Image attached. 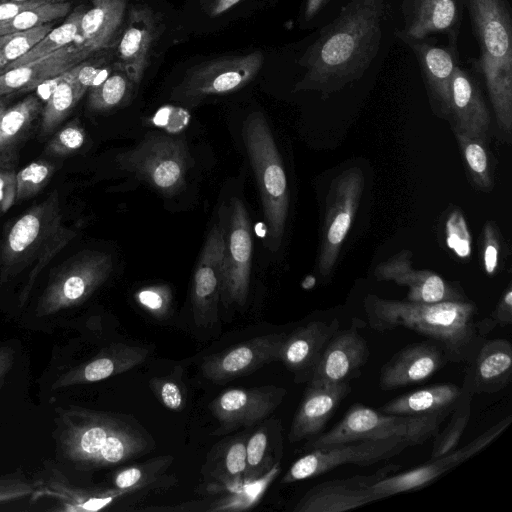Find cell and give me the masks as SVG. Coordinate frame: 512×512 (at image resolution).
<instances>
[{
  "label": "cell",
  "mask_w": 512,
  "mask_h": 512,
  "mask_svg": "<svg viewBox=\"0 0 512 512\" xmlns=\"http://www.w3.org/2000/svg\"><path fill=\"white\" fill-rule=\"evenodd\" d=\"M152 470L146 465L126 467L115 474L113 484L117 489L136 491L149 483Z\"/></svg>",
  "instance_id": "obj_53"
},
{
  "label": "cell",
  "mask_w": 512,
  "mask_h": 512,
  "mask_svg": "<svg viewBox=\"0 0 512 512\" xmlns=\"http://www.w3.org/2000/svg\"><path fill=\"white\" fill-rule=\"evenodd\" d=\"M70 7L69 2L59 1L25 9L8 19L0 21V36L50 23L64 17L69 12Z\"/></svg>",
  "instance_id": "obj_40"
},
{
  "label": "cell",
  "mask_w": 512,
  "mask_h": 512,
  "mask_svg": "<svg viewBox=\"0 0 512 512\" xmlns=\"http://www.w3.org/2000/svg\"><path fill=\"white\" fill-rule=\"evenodd\" d=\"M463 8V0H403L401 31L415 39L444 34L449 42L457 43Z\"/></svg>",
  "instance_id": "obj_24"
},
{
  "label": "cell",
  "mask_w": 512,
  "mask_h": 512,
  "mask_svg": "<svg viewBox=\"0 0 512 512\" xmlns=\"http://www.w3.org/2000/svg\"><path fill=\"white\" fill-rule=\"evenodd\" d=\"M512 421L511 416H507L498 423L491 426L481 435L477 436L471 442L460 449L441 456L434 460H429L425 464L414 469L389 475L376 483L370 489L375 498L379 500L398 493L412 491L423 488L440 476L447 473L454 467L465 462L495 440Z\"/></svg>",
  "instance_id": "obj_14"
},
{
  "label": "cell",
  "mask_w": 512,
  "mask_h": 512,
  "mask_svg": "<svg viewBox=\"0 0 512 512\" xmlns=\"http://www.w3.org/2000/svg\"><path fill=\"white\" fill-rule=\"evenodd\" d=\"M134 492L132 490L109 489V490H86L75 487L68 482L59 471H54L40 486L35 485L33 495L39 494L55 499L60 507L59 511L65 512H86L98 511L106 508L118 498Z\"/></svg>",
  "instance_id": "obj_32"
},
{
  "label": "cell",
  "mask_w": 512,
  "mask_h": 512,
  "mask_svg": "<svg viewBox=\"0 0 512 512\" xmlns=\"http://www.w3.org/2000/svg\"><path fill=\"white\" fill-rule=\"evenodd\" d=\"M157 34L158 25L153 11L143 5L131 7L118 45V55L122 70L133 84H139L143 78Z\"/></svg>",
  "instance_id": "obj_27"
},
{
  "label": "cell",
  "mask_w": 512,
  "mask_h": 512,
  "mask_svg": "<svg viewBox=\"0 0 512 512\" xmlns=\"http://www.w3.org/2000/svg\"><path fill=\"white\" fill-rule=\"evenodd\" d=\"M112 269L108 253H78L51 277L37 303L36 315L49 316L82 304L109 278Z\"/></svg>",
  "instance_id": "obj_9"
},
{
  "label": "cell",
  "mask_w": 512,
  "mask_h": 512,
  "mask_svg": "<svg viewBox=\"0 0 512 512\" xmlns=\"http://www.w3.org/2000/svg\"><path fill=\"white\" fill-rule=\"evenodd\" d=\"M60 0H32L29 2H0V21L8 19L17 13L32 7H37L39 5L49 3V2H59Z\"/></svg>",
  "instance_id": "obj_57"
},
{
  "label": "cell",
  "mask_w": 512,
  "mask_h": 512,
  "mask_svg": "<svg viewBox=\"0 0 512 512\" xmlns=\"http://www.w3.org/2000/svg\"><path fill=\"white\" fill-rule=\"evenodd\" d=\"M135 299L153 317L162 319L169 312L172 294L165 285H153L137 291Z\"/></svg>",
  "instance_id": "obj_49"
},
{
  "label": "cell",
  "mask_w": 512,
  "mask_h": 512,
  "mask_svg": "<svg viewBox=\"0 0 512 512\" xmlns=\"http://www.w3.org/2000/svg\"><path fill=\"white\" fill-rule=\"evenodd\" d=\"M498 231L492 222H487L484 227V267L487 274L492 275L498 265L499 257Z\"/></svg>",
  "instance_id": "obj_55"
},
{
  "label": "cell",
  "mask_w": 512,
  "mask_h": 512,
  "mask_svg": "<svg viewBox=\"0 0 512 512\" xmlns=\"http://www.w3.org/2000/svg\"><path fill=\"white\" fill-rule=\"evenodd\" d=\"M35 484L18 477H0V503L32 496Z\"/></svg>",
  "instance_id": "obj_54"
},
{
  "label": "cell",
  "mask_w": 512,
  "mask_h": 512,
  "mask_svg": "<svg viewBox=\"0 0 512 512\" xmlns=\"http://www.w3.org/2000/svg\"><path fill=\"white\" fill-rule=\"evenodd\" d=\"M328 0H306L304 17L306 20L312 19L327 3Z\"/></svg>",
  "instance_id": "obj_60"
},
{
  "label": "cell",
  "mask_w": 512,
  "mask_h": 512,
  "mask_svg": "<svg viewBox=\"0 0 512 512\" xmlns=\"http://www.w3.org/2000/svg\"><path fill=\"white\" fill-rule=\"evenodd\" d=\"M74 79L83 91H87L95 85H98L109 75V69L97 68L85 63H79L72 67Z\"/></svg>",
  "instance_id": "obj_56"
},
{
  "label": "cell",
  "mask_w": 512,
  "mask_h": 512,
  "mask_svg": "<svg viewBox=\"0 0 512 512\" xmlns=\"http://www.w3.org/2000/svg\"><path fill=\"white\" fill-rule=\"evenodd\" d=\"M224 247L223 228L214 225L206 238L193 275L192 310L194 321L199 326H211L218 319Z\"/></svg>",
  "instance_id": "obj_17"
},
{
  "label": "cell",
  "mask_w": 512,
  "mask_h": 512,
  "mask_svg": "<svg viewBox=\"0 0 512 512\" xmlns=\"http://www.w3.org/2000/svg\"><path fill=\"white\" fill-rule=\"evenodd\" d=\"M29 1H32V0H0V2H17V3L29 2Z\"/></svg>",
  "instance_id": "obj_61"
},
{
  "label": "cell",
  "mask_w": 512,
  "mask_h": 512,
  "mask_svg": "<svg viewBox=\"0 0 512 512\" xmlns=\"http://www.w3.org/2000/svg\"><path fill=\"white\" fill-rule=\"evenodd\" d=\"M241 0H204L205 12L216 17L221 15L239 3Z\"/></svg>",
  "instance_id": "obj_58"
},
{
  "label": "cell",
  "mask_w": 512,
  "mask_h": 512,
  "mask_svg": "<svg viewBox=\"0 0 512 512\" xmlns=\"http://www.w3.org/2000/svg\"><path fill=\"white\" fill-rule=\"evenodd\" d=\"M48 81L51 88L41 112L43 136L52 134L85 94L75 81L72 68Z\"/></svg>",
  "instance_id": "obj_34"
},
{
  "label": "cell",
  "mask_w": 512,
  "mask_h": 512,
  "mask_svg": "<svg viewBox=\"0 0 512 512\" xmlns=\"http://www.w3.org/2000/svg\"><path fill=\"white\" fill-rule=\"evenodd\" d=\"M286 393L285 388L274 385L233 388L219 394L209 407L221 427L230 430L268 417Z\"/></svg>",
  "instance_id": "obj_19"
},
{
  "label": "cell",
  "mask_w": 512,
  "mask_h": 512,
  "mask_svg": "<svg viewBox=\"0 0 512 512\" xmlns=\"http://www.w3.org/2000/svg\"><path fill=\"white\" fill-rule=\"evenodd\" d=\"M60 1H65V0H60ZM91 1L94 2V1H97V0H91Z\"/></svg>",
  "instance_id": "obj_64"
},
{
  "label": "cell",
  "mask_w": 512,
  "mask_h": 512,
  "mask_svg": "<svg viewBox=\"0 0 512 512\" xmlns=\"http://www.w3.org/2000/svg\"><path fill=\"white\" fill-rule=\"evenodd\" d=\"M58 446L78 469L114 466L140 456L151 438L121 416L70 406L59 410Z\"/></svg>",
  "instance_id": "obj_3"
},
{
  "label": "cell",
  "mask_w": 512,
  "mask_h": 512,
  "mask_svg": "<svg viewBox=\"0 0 512 512\" xmlns=\"http://www.w3.org/2000/svg\"><path fill=\"white\" fill-rule=\"evenodd\" d=\"M17 154L0 156V214L15 203Z\"/></svg>",
  "instance_id": "obj_50"
},
{
  "label": "cell",
  "mask_w": 512,
  "mask_h": 512,
  "mask_svg": "<svg viewBox=\"0 0 512 512\" xmlns=\"http://www.w3.org/2000/svg\"><path fill=\"white\" fill-rule=\"evenodd\" d=\"M363 305L373 330L415 331L441 345L448 362L468 363L485 341L475 320L477 307L468 300L418 303L370 294Z\"/></svg>",
  "instance_id": "obj_2"
},
{
  "label": "cell",
  "mask_w": 512,
  "mask_h": 512,
  "mask_svg": "<svg viewBox=\"0 0 512 512\" xmlns=\"http://www.w3.org/2000/svg\"><path fill=\"white\" fill-rule=\"evenodd\" d=\"M118 166L165 196L185 186L190 154L184 137L151 132L116 156Z\"/></svg>",
  "instance_id": "obj_7"
},
{
  "label": "cell",
  "mask_w": 512,
  "mask_h": 512,
  "mask_svg": "<svg viewBox=\"0 0 512 512\" xmlns=\"http://www.w3.org/2000/svg\"><path fill=\"white\" fill-rule=\"evenodd\" d=\"M480 49L484 78L500 130H512V18L508 0H463Z\"/></svg>",
  "instance_id": "obj_4"
},
{
  "label": "cell",
  "mask_w": 512,
  "mask_h": 512,
  "mask_svg": "<svg viewBox=\"0 0 512 512\" xmlns=\"http://www.w3.org/2000/svg\"><path fill=\"white\" fill-rule=\"evenodd\" d=\"M462 387L437 383L391 399L380 411L407 416H435L446 419L456 406Z\"/></svg>",
  "instance_id": "obj_31"
},
{
  "label": "cell",
  "mask_w": 512,
  "mask_h": 512,
  "mask_svg": "<svg viewBox=\"0 0 512 512\" xmlns=\"http://www.w3.org/2000/svg\"><path fill=\"white\" fill-rule=\"evenodd\" d=\"M221 298L224 306H244L249 293L253 238L244 203L236 197L230 202L227 230L224 231Z\"/></svg>",
  "instance_id": "obj_13"
},
{
  "label": "cell",
  "mask_w": 512,
  "mask_h": 512,
  "mask_svg": "<svg viewBox=\"0 0 512 512\" xmlns=\"http://www.w3.org/2000/svg\"><path fill=\"white\" fill-rule=\"evenodd\" d=\"M84 12L77 43L92 52L108 46L122 24L126 0H97Z\"/></svg>",
  "instance_id": "obj_33"
},
{
  "label": "cell",
  "mask_w": 512,
  "mask_h": 512,
  "mask_svg": "<svg viewBox=\"0 0 512 512\" xmlns=\"http://www.w3.org/2000/svg\"><path fill=\"white\" fill-rule=\"evenodd\" d=\"M280 472L279 463H274L268 471L257 479L239 484L234 493L214 503L212 511H242L257 504L275 477Z\"/></svg>",
  "instance_id": "obj_39"
},
{
  "label": "cell",
  "mask_w": 512,
  "mask_h": 512,
  "mask_svg": "<svg viewBox=\"0 0 512 512\" xmlns=\"http://www.w3.org/2000/svg\"><path fill=\"white\" fill-rule=\"evenodd\" d=\"M85 10L77 7L63 24L50 30L37 44L20 58L6 64L0 74L10 69L45 57L56 50L73 42L77 43L80 34V23Z\"/></svg>",
  "instance_id": "obj_36"
},
{
  "label": "cell",
  "mask_w": 512,
  "mask_h": 512,
  "mask_svg": "<svg viewBox=\"0 0 512 512\" xmlns=\"http://www.w3.org/2000/svg\"><path fill=\"white\" fill-rule=\"evenodd\" d=\"M412 446L403 438L363 440L311 449L298 458L283 476L282 483L314 478L342 465L370 466L388 460Z\"/></svg>",
  "instance_id": "obj_11"
},
{
  "label": "cell",
  "mask_w": 512,
  "mask_h": 512,
  "mask_svg": "<svg viewBox=\"0 0 512 512\" xmlns=\"http://www.w3.org/2000/svg\"><path fill=\"white\" fill-rule=\"evenodd\" d=\"M512 323V288L509 284L488 319L478 323L479 332L485 337L496 326L506 327Z\"/></svg>",
  "instance_id": "obj_52"
},
{
  "label": "cell",
  "mask_w": 512,
  "mask_h": 512,
  "mask_svg": "<svg viewBox=\"0 0 512 512\" xmlns=\"http://www.w3.org/2000/svg\"><path fill=\"white\" fill-rule=\"evenodd\" d=\"M410 252L402 251L379 263L374 275L379 281H393L408 288L406 300L418 303L466 301V296L429 270H415L411 266Z\"/></svg>",
  "instance_id": "obj_21"
},
{
  "label": "cell",
  "mask_w": 512,
  "mask_h": 512,
  "mask_svg": "<svg viewBox=\"0 0 512 512\" xmlns=\"http://www.w3.org/2000/svg\"><path fill=\"white\" fill-rule=\"evenodd\" d=\"M14 363V350L9 346L0 347V387Z\"/></svg>",
  "instance_id": "obj_59"
},
{
  "label": "cell",
  "mask_w": 512,
  "mask_h": 512,
  "mask_svg": "<svg viewBox=\"0 0 512 512\" xmlns=\"http://www.w3.org/2000/svg\"><path fill=\"white\" fill-rule=\"evenodd\" d=\"M399 465H387L373 474L326 481L308 490L296 504L295 512H342L376 501L370 487L395 473Z\"/></svg>",
  "instance_id": "obj_18"
},
{
  "label": "cell",
  "mask_w": 512,
  "mask_h": 512,
  "mask_svg": "<svg viewBox=\"0 0 512 512\" xmlns=\"http://www.w3.org/2000/svg\"><path fill=\"white\" fill-rule=\"evenodd\" d=\"M385 0H350L307 48L300 65L306 73L296 91L324 96L360 79L376 57Z\"/></svg>",
  "instance_id": "obj_1"
},
{
  "label": "cell",
  "mask_w": 512,
  "mask_h": 512,
  "mask_svg": "<svg viewBox=\"0 0 512 512\" xmlns=\"http://www.w3.org/2000/svg\"><path fill=\"white\" fill-rule=\"evenodd\" d=\"M364 175L352 167L333 179L326 197L318 271L327 278L332 273L341 246L353 223L364 190Z\"/></svg>",
  "instance_id": "obj_12"
},
{
  "label": "cell",
  "mask_w": 512,
  "mask_h": 512,
  "mask_svg": "<svg viewBox=\"0 0 512 512\" xmlns=\"http://www.w3.org/2000/svg\"><path fill=\"white\" fill-rule=\"evenodd\" d=\"M262 65L261 51L202 63L186 73L171 98L192 107L206 97L234 92L251 82Z\"/></svg>",
  "instance_id": "obj_10"
},
{
  "label": "cell",
  "mask_w": 512,
  "mask_h": 512,
  "mask_svg": "<svg viewBox=\"0 0 512 512\" xmlns=\"http://www.w3.org/2000/svg\"><path fill=\"white\" fill-rule=\"evenodd\" d=\"M246 441L236 440L229 444L226 448L223 467L224 473L222 475V481H235L240 484V479L244 478L246 471ZM220 479V480H221Z\"/></svg>",
  "instance_id": "obj_51"
},
{
  "label": "cell",
  "mask_w": 512,
  "mask_h": 512,
  "mask_svg": "<svg viewBox=\"0 0 512 512\" xmlns=\"http://www.w3.org/2000/svg\"><path fill=\"white\" fill-rule=\"evenodd\" d=\"M444 420L435 416L388 414L355 403L328 432L311 438L306 449L389 438H403L408 440L412 446L420 445L438 432Z\"/></svg>",
  "instance_id": "obj_6"
},
{
  "label": "cell",
  "mask_w": 512,
  "mask_h": 512,
  "mask_svg": "<svg viewBox=\"0 0 512 512\" xmlns=\"http://www.w3.org/2000/svg\"><path fill=\"white\" fill-rule=\"evenodd\" d=\"M242 136L260 194L268 245L271 251H277L289 208L283 163L268 122L261 112H252L246 117Z\"/></svg>",
  "instance_id": "obj_5"
},
{
  "label": "cell",
  "mask_w": 512,
  "mask_h": 512,
  "mask_svg": "<svg viewBox=\"0 0 512 512\" xmlns=\"http://www.w3.org/2000/svg\"><path fill=\"white\" fill-rule=\"evenodd\" d=\"M269 437L263 430H258L246 441V471L244 481H251L263 475L274 464L268 457Z\"/></svg>",
  "instance_id": "obj_44"
},
{
  "label": "cell",
  "mask_w": 512,
  "mask_h": 512,
  "mask_svg": "<svg viewBox=\"0 0 512 512\" xmlns=\"http://www.w3.org/2000/svg\"><path fill=\"white\" fill-rule=\"evenodd\" d=\"M446 244L460 258L471 254V236L467 223L459 209L452 211L446 221Z\"/></svg>",
  "instance_id": "obj_47"
},
{
  "label": "cell",
  "mask_w": 512,
  "mask_h": 512,
  "mask_svg": "<svg viewBox=\"0 0 512 512\" xmlns=\"http://www.w3.org/2000/svg\"><path fill=\"white\" fill-rule=\"evenodd\" d=\"M91 53V50L78 43L69 44L45 57L10 69L0 74V98L17 91L34 89L81 63Z\"/></svg>",
  "instance_id": "obj_28"
},
{
  "label": "cell",
  "mask_w": 512,
  "mask_h": 512,
  "mask_svg": "<svg viewBox=\"0 0 512 512\" xmlns=\"http://www.w3.org/2000/svg\"><path fill=\"white\" fill-rule=\"evenodd\" d=\"M454 131L474 181L480 188L489 189L492 180L487 154L480 142L481 139L471 137L457 128H454Z\"/></svg>",
  "instance_id": "obj_42"
},
{
  "label": "cell",
  "mask_w": 512,
  "mask_h": 512,
  "mask_svg": "<svg viewBox=\"0 0 512 512\" xmlns=\"http://www.w3.org/2000/svg\"><path fill=\"white\" fill-rule=\"evenodd\" d=\"M351 389L350 382L307 384L291 423L289 441L295 443L321 434Z\"/></svg>",
  "instance_id": "obj_25"
},
{
  "label": "cell",
  "mask_w": 512,
  "mask_h": 512,
  "mask_svg": "<svg viewBox=\"0 0 512 512\" xmlns=\"http://www.w3.org/2000/svg\"><path fill=\"white\" fill-rule=\"evenodd\" d=\"M4 107H5V102H4V100L2 99V97H1V98H0V110H1L2 108H4Z\"/></svg>",
  "instance_id": "obj_62"
},
{
  "label": "cell",
  "mask_w": 512,
  "mask_h": 512,
  "mask_svg": "<svg viewBox=\"0 0 512 512\" xmlns=\"http://www.w3.org/2000/svg\"><path fill=\"white\" fill-rule=\"evenodd\" d=\"M85 140V130L75 118L53 135L44 152L53 157H65L78 151Z\"/></svg>",
  "instance_id": "obj_46"
},
{
  "label": "cell",
  "mask_w": 512,
  "mask_h": 512,
  "mask_svg": "<svg viewBox=\"0 0 512 512\" xmlns=\"http://www.w3.org/2000/svg\"><path fill=\"white\" fill-rule=\"evenodd\" d=\"M180 378L154 377L150 380L149 386L163 406L171 411L179 412L184 409L186 396L182 388Z\"/></svg>",
  "instance_id": "obj_48"
},
{
  "label": "cell",
  "mask_w": 512,
  "mask_h": 512,
  "mask_svg": "<svg viewBox=\"0 0 512 512\" xmlns=\"http://www.w3.org/2000/svg\"><path fill=\"white\" fill-rule=\"evenodd\" d=\"M340 329L337 319L331 322L311 321L286 334L280 361L293 373L296 383H307L329 340Z\"/></svg>",
  "instance_id": "obj_23"
},
{
  "label": "cell",
  "mask_w": 512,
  "mask_h": 512,
  "mask_svg": "<svg viewBox=\"0 0 512 512\" xmlns=\"http://www.w3.org/2000/svg\"><path fill=\"white\" fill-rule=\"evenodd\" d=\"M369 356L368 343L355 327L338 329L329 340L306 384L350 382L360 376Z\"/></svg>",
  "instance_id": "obj_22"
},
{
  "label": "cell",
  "mask_w": 512,
  "mask_h": 512,
  "mask_svg": "<svg viewBox=\"0 0 512 512\" xmlns=\"http://www.w3.org/2000/svg\"><path fill=\"white\" fill-rule=\"evenodd\" d=\"M395 34L414 53L433 109L439 115L450 116L452 80L459 65L457 43L437 46L427 38H411L401 30Z\"/></svg>",
  "instance_id": "obj_15"
},
{
  "label": "cell",
  "mask_w": 512,
  "mask_h": 512,
  "mask_svg": "<svg viewBox=\"0 0 512 512\" xmlns=\"http://www.w3.org/2000/svg\"><path fill=\"white\" fill-rule=\"evenodd\" d=\"M285 333L257 336L206 357L201 364L205 378L222 382L247 375L271 362L280 361Z\"/></svg>",
  "instance_id": "obj_16"
},
{
  "label": "cell",
  "mask_w": 512,
  "mask_h": 512,
  "mask_svg": "<svg viewBox=\"0 0 512 512\" xmlns=\"http://www.w3.org/2000/svg\"><path fill=\"white\" fill-rule=\"evenodd\" d=\"M462 387V393L458 399L455 408L450 414L448 424L433 436L432 450L429 460L437 459L454 451L468 425L471 411L473 394L470 390Z\"/></svg>",
  "instance_id": "obj_37"
},
{
  "label": "cell",
  "mask_w": 512,
  "mask_h": 512,
  "mask_svg": "<svg viewBox=\"0 0 512 512\" xmlns=\"http://www.w3.org/2000/svg\"><path fill=\"white\" fill-rule=\"evenodd\" d=\"M450 116L454 119V128L479 139L486 135L491 123L490 112L478 82L460 65L452 80Z\"/></svg>",
  "instance_id": "obj_30"
},
{
  "label": "cell",
  "mask_w": 512,
  "mask_h": 512,
  "mask_svg": "<svg viewBox=\"0 0 512 512\" xmlns=\"http://www.w3.org/2000/svg\"><path fill=\"white\" fill-rule=\"evenodd\" d=\"M463 385L475 394H494L512 378V344L503 338L485 340L466 363Z\"/></svg>",
  "instance_id": "obj_26"
},
{
  "label": "cell",
  "mask_w": 512,
  "mask_h": 512,
  "mask_svg": "<svg viewBox=\"0 0 512 512\" xmlns=\"http://www.w3.org/2000/svg\"><path fill=\"white\" fill-rule=\"evenodd\" d=\"M55 168L53 163L39 159L16 172L15 202L35 196L46 186Z\"/></svg>",
  "instance_id": "obj_41"
},
{
  "label": "cell",
  "mask_w": 512,
  "mask_h": 512,
  "mask_svg": "<svg viewBox=\"0 0 512 512\" xmlns=\"http://www.w3.org/2000/svg\"><path fill=\"white\" fill-rule=\"evenodd\" d=\"M59 194L53 190L10 227L0 248V280L9 281L32 264L62 226Z\"/></svg>",
  "instance_id": "obj_8"
},
{
  "label": "cell",
  "mask_w": 512,
  "mask_h": 512,
  "mask_svg": "<svg viewBox=\"0 0 512 512\" xmlns=\"http://www.w3.org/2000/svg\"><path fill=\"white\" fill-rule=\"evenodd\" d=\"M148 354V349L141 346L123 343L112 344L88 361L63 373L52 387L59 389L116 376L142 364Z\"/></svg>",
  "instance_id": "obj_29"
},
{
  "label": "cell",
  "mask_w": 512,
  "mask_h": 512,
  "mask_svg": "<svg viewBox=\"0 0 512 512\" xmlns=\"http://www.w3.org/2000/svg\"><path fill=\"white\" fill-rule=\"evenodd\" d=\"M50 30L52 23H46L29 30L0 36V62L4 66L24 54L37 44Z\"/></svg>",
  "instance_id": "obj_43"
},
{
  "label": "cell",
  "mask_w": 512,
  "mask_h": 512,
  "mask_svg": "<svg viewBox=\"0 0 512 512\" xmlns=\"http://www.w3.org/2000/svg\"><path fill=\"white\" fill-rule=\"evenodd\" d=\"M448 362L444 349L427 339L406 345L382 367L379 387L383 391L421 384Z\"/></svg>",
  "instance_id": "obj_20"
},
{
  "label": "cell",
  "mask_w": 512,
  "mask_h": 512,
  "mask_svg": "<svg viewBox=\"0 0 512 512\" xmlns=\"http://www.w3.org/2000/svg\"><path fill=\"white\" fill-rule=\"evenodd\" d=\"M74 237L75 231L73 229L64 225L59 228L43 252L32 263L33 267L19 296L20 305L27 301L39 273Z\"/></svg>",
  "instance_id": "obj_45"
},
{
  "label": "cell",
  "mask_w": 512,
  "mask_h": 512,
  "mask_svg": "<svg viewBox=\"0 0 512 512\" xmlns=\"http://www.w3.org/2000/svg\"><path fill=\"white\" fill-rule=\"evenodd\" d=\"M132 82L125 72H114L90 88L88 107L103 112L125 105L132 96Z\"/></svg>",
  "instance_id": "obj_38"
},
{
  "label": "cell",
  "mask_w": 512,
  "mask_h": 512,
  "mask_svg": "<svg viewBox=\"0 0 512 512\" xmlns=\"http://www.w3.org/2000/svg\"><path fill=\"white\" fill-rule=\"evenodd\" d=\"M42 104L35 96L0 110V156L17 154L33 122L42 112Z\"/></svg>",
  "instance_id": "obj_35"
},
{
  "label": "cell",
  "mask_w": 512,
  "mask_h": 512,
  "mask_svg": "<svg viewBox=\"0 0 512 512\" xmlns=\"http://www.w3.org/2000/svg\"><path fill=\"white\" fill-rule=\"evenodd\" d=\"M4 67V64L0 62V70Z\"/></svg>",
  "instance_id": "obj_63"
}]
</instances>
